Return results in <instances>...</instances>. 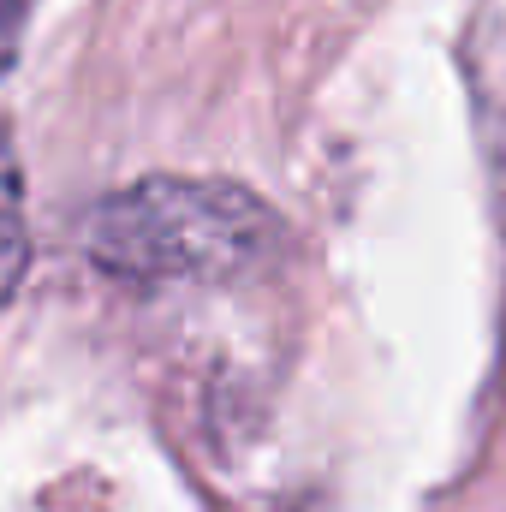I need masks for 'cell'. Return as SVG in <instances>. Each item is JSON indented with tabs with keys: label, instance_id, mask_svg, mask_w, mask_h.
<instances>
[{
	"label": "cell",
	"instance_id": "cell-1",
	"mask_svg": "<svg viewBox=\"0 0 506 512\" xmlns=\"http://www.w3.org/2000/svg\"><path fill=\"white\" fill-rule=\"evenodd\" d=\"M90 251L126 280H233L280 251V227L245 185L143 179L96 209Z\"/></svg>",
	"mask_w": 506,
	"mask_h": 512
},
{
	"label": "cell",
	"instance_id": "cell-2",
	"mask_svg": "<svg viewBox=\"0 0 506 512\" xmlns=\"http://www.w3.org/2000/svg\"><path fill=\"white\" fill-rule=\"evenodd\" d=\"M24 256H30V233H24V179H18L12 137L0 126V304H6V292L18 286V274H24Z\"/></svg>",
	"mask_w": 506,
	"mask_h": 512
},
{
	"label": "cell",
	"instance_id": "cell-3",
	"mask_svg": "<svg viewBox=\"0 0 506 512\" xmlns=\"http://www.w3.org/2000/svg\"><path fill=\"white\" fill-rule=\"evenodd\" d=\"M18 30H24V0H0V66L12 60V48H18Z\"/></svg>",
	"mask_w": 506,
	"mask_h": 512
}]
</instances>
